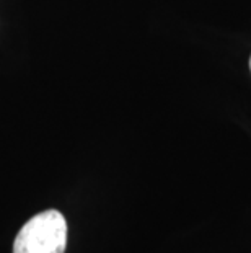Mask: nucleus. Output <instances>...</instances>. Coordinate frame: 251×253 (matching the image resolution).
<instances>
[{
  "label": "nucleus",
  "mask_w": 251,
  "mask_h": 253,
  "mask_svg": "<svg viewBox=\"0 0 251 253\" xmlns=\"http://www.w3.org/2000/svg\"><path fill=\"white\" fill-rule=\"evenodd\" d=\"M67 247V220L57 209H47L20 229L13 253H64Z\"/></svg>",
  "instance_id": "obj_1"
},
{
  "label": "nucleus",
  "mask_w": 251,
  "mask_h": 253,
  "mask_svg": "<svg viewBox=\"0 0 251 253\" xmlns=\"http://www.w3.org/2000/svg\"><path fill=\"white\" fill-rule=\"evenodd\" d=\"M250 71H251V57H250Z\"/></svg>",
  "instance_id": "obj_2"
}]
</instances>
